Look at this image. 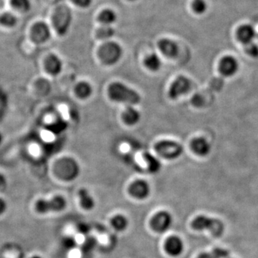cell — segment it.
Listing matches in <instances>:
<instances>
[{"label":"cell","mask_w":258,"mask_h":258,"mask_svg":"<svg viewBox=\"0 0 258 258\" xmlns=\"http://www.w3.org/2000/svg\"><path fill=\"white\" fill-rule=\"evenodd\" d=\"M123 50L117 42H107L99 49V56L103 63L113 65L117 63L122 57Z\"/></svg>","instance_id":"4"},{"label":"cell","mask_w":258,"mask_h":258,"mask_svg":"<svg viewBox=\"0 0 258 258\" xmlns=\"http://www.w3.org/2000/svg\"><path fill=\"white\" fill-rule=\"evenodd\" d=\"M184 245L182 239L177 236H172L168 238L165 243V250L166 253L172 257H178L182 254Z\"/></svg>","instance_id":"13"},{"label":"cell","mask_w":258,"mask_h":258,"mask_svg":"<svg viewBox=\"0 0 258 258\" xmlns=\"http://www.w3.org/2000/svg\"><path fill=\"white\" fill-rule=\"evenodd\" d=\"M79 196L80 198V205L84 210H91L94 208L96 204L95 200L86 189H80L79 192Z\"/></svg>","instance_id":"19"},{"label":"cell","mask_w":258,"mask_h":258,"mask_svg":"<svg viewBox=\"0 0 258 258\" xmlns=\"http://www.w3.org/2000/svg\"><path fill=\"white\" fill-rule=\"evenodd\" d=\"M45 68L47 71L53 76L59 74L62 71V62L58 56L50 55L45 60Z\"/></svg>","instance_id":"17"},{"label":"cell","mask_w":258,"mask_h":258,"mask_svg":"<svg viewBox=\"0 0 258 258\" xmlns=\"http://www.w3.org/2000/svg\"><path fill=\"white\" fill-rule=\"evenodd\" d=\"M78 230L82 234H88L91 230V227H90L89 224H86V223H80L78 226Z\"/></svg>","instance_id":"34"},{"label":"cell","mask_w":258,"mask_h":258,"mask_svg":"<svg viewBox=\"0 0 258 258\" xmlns=\"http://www.w3.org/2000/svg\"><path fill=\"white\" fill-rule=\"evenodd\" d=\"M7 204L5 200L0 198V215H2L7 210Z\"/></svg>","instance_id":"36"},{"label":"cell","mask_w":258,"mask_h":258,"mask_svg":"<svg viewBox=\"0 0 258 258\" xmlns=\"http://www.w3.org/2000/svg\"><path fill=\"white\" fill-rule=\"evenodd\" d=\"M129 1H137V0H129Z\"/></svg>","instance_id":"38"},{"label":"cell","mask_w":258,"mask_h":258,"mask_svg":"<svg viewBox=\"0 0 258 258\" xmlns=\"http://www.w3.org/2000/svg\"><path fill=\"white\" fill-rule=\"evenodd\" d=\"M239 62L233 56H224L219 62V71L224 77H233L239 71Z\"/></svg>","instance_id":"10"},{"label":"cell","mask_w":258,"mask_h":258,"mask_svg":"<svg viewBox=\"0 0 258 258\" xmlns=\"http://www.w3.org/2000/svg\"><path fill=\"white\" fill-rule=\"evenodd\" d=\"M50 37V28L45 22H37L33 25L31 31V38L36 43H43L46 42Z\"/></svg>","instance_id":"12"},{"label":"cell","mask_w":258,"mask_h":258,"mask_svg":"<svg viewBox=\"0 0 258 258\" xmlns=\"http://www.w3.org/2000/svg\"><path fill=\"white\" fill-rule=\"evenodd\" d=\"M191 146L192 151L199 157H207L212 150L211 145L204 137H198L193 139Z\"/></svg>","instance_id":"14"},{"label":"cell","mask_w":258,"mask_h":258,"mask_svg":"<svg viewBox=\"0 0 258 258\" xmlns=\"http://www.w3.org/2000/svg\"><path fill=\"white\" fill-rule=\"evenodd\" d=\"M96 244H97V242H96V239L95 238H88L85 240V242H84L83 245H82V250H83L84 253H90V252L94 250L95 247L96 246Z\"/></svg>","instance_id":"30"},{"label":"cell","mask_w":258,"mask_h":258,"mask_svg":"<svg viewBox=\"0 0 258 258\" xmlns=\"http://www.w3.org/2000/svg\"><path fill=\"white\" fill-rule=\"evenodd\" d=\"M116 31L111 25H102L97 30V38L100 40H108L115 35Z\"/></svg>","instance_id":"25"},{"label":"cell","mask_w":258,"mask_h":258,"mask_svg":"<svg viewBox=\"0 0 258 258\" xmlns=\"http://www.w3.org/2000/svg\"><path fill=\"white\" fill-rule=\"evenodd\" d=\"M40 258L36 257V258Z\"/></svg>","instance_id":"39"},{"label":"cell","mask_w":258,"mask_h":258,"mask_svg":"<svg viewBox=\"0 0 258 258\" xmlns=\"http://www.w3.org/2000/svg\"><path fill=\"white\" fill-rule=\"evenodd\" d=\"M190 88V80L185 76H179L169 88V97L172 100H176L182 95L187 94Z\"/></svg>","instance_id":"9"},{"label":"cell","mask_w":258,"mask_h":258,"mask_svg":"<svg viewBox=\"0 0 258 258\" xmlns=\"http://www.w3.org/2000/svg\"><path fill=\"white\" fill-rule=\"evenodd\" d=\"M58 176L65 181H72L79 175V165L71 158L60 160L56 165Z\"/></svg>","instance_id":"6"},{"label":"cell","mask_w":258,"mask_h":258,"mask_svg":"<svg viewBox=\"0 0 258 258\" xmlns=\"http://www.w3.org/2000/svg\"><path fill=\"white\" fill-rule=\"evenodd\" d=\"M212 253L215 258H229L230 256V252L222 247L214 249Z\"/></svg>","instance_id":"31"},{"label":"cell","mask_w":258,"mask_h":258,"mask_svg":"<svg viewBox=\"0 0 258 258\" xmlns=\"http://www.w3.org/2000/svg\"><path fill=\"white\" fill-rule=\"evenodd\" d=\"M143 157L147 164L148 169L151 173L155 174L159 172L161 164L157 158L153 157L150 154H143Z\"/></svg>","instance_id":"23"},{"label":"cell","mask_w":258,"mask_h":258,"mask_svg":"<svg viewBox=\"0 0 258 258\" xmlns=\"http://www.w3.org/2000/svg\"><path fill=\"white\" fill-rule=\"evenodd\" d=\"M62 245L67 250H70L74 248L76 246V241L74 238L72 237H68L65 238V239L62 240Z\"/></svg>","instance_id":"32"},{"label":"cell","mask_w":258,"mask_h":258,"mask_svg":"<svg viewBox=\"0 0 258 258\" xmlns=\"http://www.w3.org/2000/svg\"><path fill=\"white\" fill-rule=\"evenodd\" d=\"M154 149L159 155L166 159H176L184 152L183 146L180 143L170 140L159 141L156 143Z\"/></svg>","instance_id":"5"},{"label":"cell","mask_w":258,"mask_h":258,"mask_svg":"<svg viewBox=\"0 0 258 258\" xmlns=\"http://www.w3.org/2000/svg\"><path fill=\"white\" fill-rule=\"evenodd\" d=\"M192 9L198 15H202L207 10V3L205 0H193Z\"/></svg>","instance_id":"27"},{"label":"cell","mask_w":258,"mask_h":258,"mask_svg":"<svg viewBox=\"0 0 258 258\" xmlns=\"http://www.w3.org/2000/svg\"><path fill=\"white\" fill-rule=\"evenodd\" d=\"M17 24V19L10 13L3 14L0 16V24L7 27H14Z\"/></svg>","instance_id":"26"},{"label":"cell","mask_w":258,"mask_h":258,"mask_svg":"<svg viewBox=\"0 0 258 258\" xmlns=\"http://www.w3.org/2000/svg\"><path fill=\"white\" fill-rule=\"evenodd\" d=\"M238 40L244 45L251 43L256 38V33L254 27L250 24H243L240 26L237 33Z\"/></svg>","instance_id":"15"},{"label":"cell","mask_w":258,"mask_h":258,"mask_svg":"<svg viewBox=\"0 0 258 258\" xmlns=\"http://www.w3.org/2000/svg\"><path fill=\"white\" fill-rule=\"evenodd\" d=\"M99 20L103 25H111L117 22V15L114 10L106 9L100 14Z\"/></svg>","instance_id":"21"},{"label":"cell","mask_w":258,"mask_h":258,"mask_svg":"<svg viewBox=\"0 0 258 258\" xmlns=\"http://www.w3.org/2000/svg\"><path fill=\"white\" fill-rule=\"evenodd\" d=\"M247 54L253 59H258V45L254 42L245 45Z\"/></svg>","instance_id":"29"},{"label":"cell","mask_w":258,"mask_h":258,"mask_svg":"<svg viewBox=\"0 0 258 258\" xmlns=\"http://www.w3.org/2000/svg\"><path fill=\"white\" fill-rule=\"evenodd\" d=\"M108 94L110 99L116 102L136 105L141 101V96L137 91L121 82L111 83L108 87Z\"/></svg>","instance_id":"1"},{"label":"cell","mask_w":258,"mask_h":258,"mask_svg":"<svg viewBox=\"0 0 258 258\" xmlns=\"http://www.w3.org/2000/svg\"><path fill=\"white\" fill-rule=\"evenodd\" d=\"M7 187V180L2 175H0V192L5 190Z\"/></svg>","instance_id":"35"},{"label":"cell","mask_w":258,"mask_h":258,"mask_svg":"<svg viewBox=\"0 0 258 258\" xmlns=\"http://www.w3.org/2000/svg\"><path fill=\"white\" fill-rule=\"evenodd\" d=\"M159 48L161 50V53L166 56V57L172 58L176 57L179 53V47L175 41L170 39H161L158 43Z\"/></svg>","instance_id":"16"},{"label":"cell","mask_w":258,"mask_h":258,"mask_svg":"<svg viewBox=\"0 0 258 258\" xmlns=\"http://www.w3.org/2000/svg\"><path fill=\"white\" fill-rule=\"evenodd\" d=\"M111 225L117 231L123 232L127 229L129 220L123 215H118L111 219Z\"/></svg>","instance_id":"24"},{"label":"cell","mask_w":258,"mask_h":258,"mask_svg":"<svg viewBox=\"0 0 258 258\" xmlns=\"http://www.w3.org/2000/svg\"><path fill=\"white\" fill-rule=\"evenodd\" d=\"M192 227L198 231L208 230L213 236L220 237L224 231V225L222 221L215 218H209L205 215L197 217L193 222Z\"/></svg>","instance_id":"2"},{"label":"cell","mask_w":258,"mask_h":258,"mask_svg":"<svg viewBox=\"0 0 258 258\" xmlns=\"http://www.w3.org/2000/svg\"><path fill=\"white\" fill-rule=\"evenodd\" d=\"M150 186L144 180L139 179L133 182L129 187V193L136 199H144L150 195Z\"/></svg>","instance_id":"11"},{"label":"cell","mask_w":258,"mask_h":258,"mask_svg":"<svg viewBox=\"0 0 258 258\" xmlns=\"http://www.w3.org/2000/svg\"><path fill=\"white\" fill-rule=\"evenodd\" d=\"M144 64L149 71L157 72L161 68V60L157 54L152 53L144 60Z\"/></svg>","instance_id":"22"},{"label":"cell","mask_w":258,"mask_h":258,"mask_svg":"<svg viewBox=\"0 0 258 258\" xmlns=\"http://www.w3.org/2000/svg\"><path fill=\"white\" fill-rule=\"evenodd\" d=\"M71 1L80 8H88L93 2V0H71Z\"/></svg>","instance_id":"33"},{"label":"cell","mask_w":258,"mask_h":258,"mask_svg":"<svg viewBox=\"0 0 258 258\" xmlns=\"http://www.w3.org/2000/svg\"><path fill=\"white\" fill-rule=\"evenodd\" d=\"M76 94L79 99H86L92 94L93 89L91 85L87 82H80L76 85Z\"/></svg>","instance_id":"20"},{"label":"cell","mask_w":258,"mask_h":258,"mask_svg":"<svg viewBox=\"0 0 258 258\" xmlns=\"http://www.w3.org/2000/svg\"><path fill=\"white\" fill-rule=\"evenodd\" d=\"M37 211L40 214L50 212H61L65 210L67 201L62 196H56L51 199H40L36 202Z\"/></svg>","instance_id":"7"},{"label":"cell","mask_w":258,"mask_h":258,"mask_svg":"<svg viewBox=\"0 0 258 258\" xmlns=\"http://www.w3.org/2000/svg\"><path fill=\"white\" fill-rule=\"evenodd\" d=\"M72 19L71 10L67 6L60 5L56 9L53 16V23L60 36H65L68 33Z\"/></svg>","instance_id":"3"},{"label":"cell","mask_w":258,"mask_h":258,"mask_svg":"<svg viewBox=\"0 0 258 258\" xmlns=\"http://www.w3.org/2000/svg\"><path fill=\"white\" fill-rule=\"evenodd\" d=\"M123 120L126 124L129 126H134L139 122L141 114L133 107L129 106L126 108L123 114Z\"/></svg>","instance_id":"18"},{"label":"cell","mask_w":258,"mask_h":258,"mask_svg":"<svg viewBox=\"0 0 258 258\" xmlns=\"http://www.w3.org/2000/svg\"><path fill=\"white\" fill-rule=\"evenodd\" d=\"M12 7L22 12H27L30 8L29 0H10Z\"/></svg>","instance_id":"28"},{"label":"cell","mask_w":258,"mask_h":258,"mask_svg":"<svg viewBox=\"0 0 258 258\" xmlns=\"http://www.w3.org/2000/svg\"><path fill=\"white\" fill-rule=\"evenodd\" d=\"M198 258H215V256L212 255L211 253H204L200 255Z\"/></svg>","instance_id":"37"},{"label":"cell","mask_w":258,"mask_h":258,"mask_svg":"<svg viewBox=\"0 0 258 258\" xmlns=\"http://www.w3.org/2000/svg\"><path fill=\"white\" fill-rule=\"evenodd\" d=\"M172 222L173 218L172 215L169 212L161 211L153 218L151 225L154 231L159 233H164L169 230Z\"/></svg>","instance_id":"8"}]
</instances>
